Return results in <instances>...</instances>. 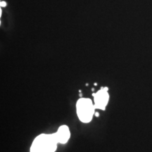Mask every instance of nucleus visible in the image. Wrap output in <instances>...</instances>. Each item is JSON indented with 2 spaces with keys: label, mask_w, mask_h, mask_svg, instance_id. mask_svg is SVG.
Listing matches in <instances>:
<instances>
[{
  "label": "nucleus",
  "mask_w": 152,
  "mask_h": 152,
  "mask_svg": "<svg viewBox=\"0 0 152 152\" xmlns=\"http://www.w3.org/2000/svg\"><path fill=\"white\" fill-rule=\"evenodd\" d=\"M94 104L92 99L81 97L76 103V112L80 121L83 123L92 121L95 114Z\"/></svg>",
  "instance_id": "f257e3e1"
},
{
  "label": "nucleus",
  "mask_w": 152,
  "mask_h": 152,
  "mask_svg": "<svg viewBox=\"0 0 152 152\" xmlns=\"http://www.w3.org/2000/svg\"><path fill=\"white\" fill-rule=\"evenodd\" d=\"M94 96V104L95 109H99L104 111L109 101V88L108 87H102L97 92L93 93Z\"/></svg>",
  "instance_id": "f03ea898"
},
{
  "label": "nucleus",
  "mask_w": 152,
  "mask_h": 152,
  "mask_svg": "<svg viewBox=\"0 0 152 152\" xmlns=\"http://www.w3.org/2000/svg\"><path fill=\"white\" fill-rule=\"evenodd\" d=\"M47 134H42L37 136L32 144L30 152H47Z\"/></svg>",
  "instance_id": "7ed1b4c3"
},
{
  "label": "nucleus",
  "mask_w": 152,
  "mask_h": 152,
  "mask_svg": "<svg viewBox=\"0 0 152 152\" xmlns=\"http://www.w3.org/2000/svg\"><path fill=\"white\" fill-rule=\"evenodd\" d=\"M55 134L58 143L64 144L67 143L71 137V131L68 125H63L58 128L56 132H55Z\"/></svg>",
  "instance_id": "20e7f679"
},
{
  "label": "nucleus",
  "mask_w": 152,
  "mask_h": 152,
  "mask_svg": "<svg viewBox=\"0 0 152 152\" xmlns=\"http://www.w3.org/2000/svg\"><path fill=\"white\" fill-rule=\"evenodd\" d=\"M1 7H6V2H4V1H1Z\"/></svg>",
  "instance_id": "39448f33"
},
{
  "label": "nucleus",
  "mask_w": 152,
  "mask_h": 152,
  "mask_svg": "<svg viewBox=\"0 0 152 152\" xmlns=\"http://www.w3.org/2000/svg\"><path fill=\"white\" fill-rule=\"evenodd\" d=\"M94 115H96V117H98V116H99V113H95V114H94Z\"/></svg>",
  "instance_id": "423d86ee"
}]
</instances>
